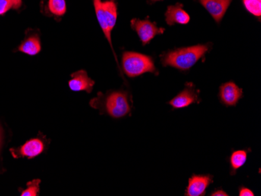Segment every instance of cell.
I'll list each match as a JSON object with an SVG mask.
<instances>
[{
  "mask_svg": "<svg viewBox=\"0 0 261 196\" xmlns=\"http://www.w3.org/2000/svg\"><path fill=\"white\" fill-rule=\"evenodd\" d=\"M91 107L98 109L100 114H108L114 119L130 115L133 98L124 90L109 91L106 94L98 92L97 96L89 102Z\"/></svg>",
  "mask_w": 261,
  "mask_h": 196,
  "instance_id": "obj_1",
  "label": "cell"
},
{
  "mask_svg": "<svg viewBox=\"0 0 261 196\" xmlns=\"http://www.w3.org/2000/svg\"><path fill=\"white\" fill-rule=\"evenodd\" d=\"M209 44H199L189 47L168 51L161 55V64L179 71H189L211 49Z\"/></svg>",
  "mask_w": 261,
  "mask_h": 196,
  "instance_id": "obj_2",
  "label": "cell"
},
{
  "mask_svg": "<svg viewBox=\"0 0 261 196\" xmlns=\"http://www.w3.org/2000/svg\"><path fill=\"white\" fill-rule=\"evenodd\" d=\"M93 5L95 7V11H96V15L99 26L103 32L106 39L111 45L116 62L120 69L119 63L117 61V55L113 48L112 39H111V33H112V31L114 30L116 23H117V4L111 0V1H105V2H102V0H93Z\"/></svg>",
  "mask_w": 261,
  "mask_h": 196,
  "instance_id": "obj_3",
  "label": "cell"
},
{
  "mask_svg": "<svg viewBox=\"0 0 261 196\" xmlns=\"http://www.w3.org/2000/svg\"><path fill=\"white\" fill-rule=\"evenodd\" d=\"M121 66L124 74L129 77H139L146 73L158 74L152 57L139 52H123Z\"/></svg>",
  "mask_w": 261,
  "mask_h": 196,
  "instance_id": "obj_4",
  "label": "cell"
},
{
  "mask_svg": "<svg viewBox=\"0 0 261 196\" xmlns=\"http://www.w3.org/2000/svg\"><path fill=\"white\" fill-rule=\"evenodd\" d=\"M130 27L137 33L142 45H146L158 35H163L165 32L164 27H158L156 23L151 22L148 19L139 20L133 19L130 20Z\"/></svg>",
  "mask_w": 261,
  "mask_h": 196,
  "instance_id": "obj_5",
  "label": "cell"
},
{
  "mask_svg": "<svg viewBox=\"0 0 261 196\" xmlns=\"http://www.w3.org/2000/svg\"><path fill=\"white\" fill-rule=\"evenodd\" d=\"M199 91L191 82L186 83L185 89L175 97L168 102L173 109H183L193 104H199L201 102Z\"/></svg>",
  "mask_w": 261,
  "mask_h": 196,
  "instance_id": "obj_6",
  "label": "cell"
},
{
  "mask_svg": "<svg viewBox=\"0 0 261 196\" xmlns=\"http://www.w3.org/2000/svg\"><path fill=\"white\" fill-rule=\"evenodd\" d=\"M220 102L225 106H236L243 97V89L234 81H228L221 85L219 89Z\"/></svg>",
  "mask_w": 261,
  "mask_h": 196,
  "instance_id": "obj_7",
  "label": "cell"
},
{
  "mask_svg": "<svg viewBox=\"0 0 261 196\" xmlns=\"http://www.w3.org/2000/svg\"><path fill=\"white\" fill-rule=\"evenodd\" d=\"M213 181H214V176L211 175H193L191 178H189L185 195H205L206 189L212 184Z\"/></svg>",
  "mask_w": 261,
  "mask_h": 196,
  "instance_id": "obj_8",
  "label": "cell"
},
{
  "mask_svg": "<svg viewBox=\"0 0 261 196\" xmlns=\"http://www.w3.org/2000/svg\"><path fill=\"white\" fill-rule=\"evenodd\" d=\"M45 149V143L39 137L32 138L23 144L17 150L12 149V154L16 158L27 157L29 159L36 157L42 154Z\"/></svg>",
  "mask_w": 261,
  "mask_h": 196,
  "instance_id": "obj_9",
  "label": "cell"
},
{
  "mask_svg": "<svg viewBox=\"0 0 261 196\" xmlns=\"http://www.w3.org/2000/svg\"><path fill=\"white\" fill-rule=\"evenodd\" d=\"M71 78L68 81V86L73 92H85L91 93L95 86V81L88 75L84 70L76 71L70 75Z\"/></svg>",
  "mask_w": 261,
  "mask_h": 196,
  "instance_id": "obj_10",
  "label": "cell"
},
{
  "mask_svg": "<svg viewBox=\"0 0 261 196\" xmlns=\"http://www.w3.org/2000/svg\"><path fill=\"white\" fill-rule=\"evenodd\" d=\"M231 1L232 0H199L201 5L207 10L218 24L221 23L226 14Z\"/></svg>",
  "mask_w": 261,
  "mask_h": 196,
  "instance_id": "obj_11",
  "label": "cell"
},
{
  "mask_svg": "<svg viewBox=\"0 0 261 196\" xmlns=\"http://www.w3.org/2000/svg\"><path fill=\"white\" fill-rule=\"evenodd\" d=\"M166 23L169 26L174 24H188L190 21V17L183 10V4H177L169 6L165 13Z\"/></svg>",
  "mask_w": 261,
  "mask_h": 196,
  "instance_id": "obj_12",
  "label": "cell"
},
{
  "mask_svg": "<svg viewBox=\"0 0 261 196\" xmlns=\"http://www.w3.org/2000/svg\"><path fill=\"white\" fill-rule=\"evenodd\" d=\"M42 50L40 38L38 34H32L22 42L19 47V51L29 55H36Z\"/></svg>",
  "mask_w": 261,
  "mask_h": 196,
  "instance_id": "obj_13",
  "label": "cell"
},
{
  "mask_svg": "<svg viewBox=\"0 0 261 196\" xmlns=\"http://www.w3.org/2000/svg\"><path fill=\"white\" fill-rule=\"evenodd\" d=\"M250 150H236L231 153L229 158L230 175H234L238 170L243 167L247 161L248 153Z\"/></svg>",
  "mask_w": 261,
  "mask_h": 196,
  "instance_id": "obj_14",
  "label": "cell"
},
{
  "mask_svg": "<svg viewBox=\"0 0 261 196\" xmlns=\"http://www.w3.org/2000/svg\"><path fill=\"white\" fill-rule=\"evenodd\" d=\"M47 10L56 18L64 17L67 12L66 0H48Z\"/></svg>",
  "mask_w": 261,
  "mask_h": 196,
  "instance_id": "obj_15",
  "label": "cell"
},
{
  "mask_svg": "<svg viewBox=\"0 0 261 196\" xmlns=\"http://www.w3.org/2000/svg\"><path fill=\"white\" fill-rule=\"evenodd\" d=\"M243 4L248 12L256 17L261 16V0H243Z\"/></svg>",
  "mask_w": 261,
  "mask_h": 196,
  "instance_id": "obj_16",
  "label": "cell"
},
{
  "mask_svg": "<svg viewBox=\"0 0 261 196\" xmlns=\"http://www.w3.org/2000/svg\"><path fill=\"white\" fill-rule=\"evenodd\" d=\"M41 181L39 179L33 180L28 183V188L21 192L22 196L39 195V184Z\"/></svg>",
  "mask_w": 261,
  "mask_h": 196,
  "instance_id": "obj_17",
  "label": "cell"
},
{
  "mask_svg": "<svg viewBox=\"0 0 261 196\" xmlns=\"http://www.w3.org/2000/svg\"><path fill=\"white\" fill-rule=\"evenodd\" d=\"M11 8H13L11 0H0V16L4 15Z\"/></svg>",
  "mask_w": 261,
  "mask_h": 196,
  "instance_id": "obj_18",
  "label": "cell"
},
{
  "mask_svg": "<svg viewBox=\"0 0 261 196\" xmlns=\"http://www.w3.org/2000/svg\"><path fill=\"white\" fill-rule=\"evenodd\" d=\"M239 195L240 196H254V193L250 188L246 187H240L239 191Z\"/></svg>",
  "mask_w": 261,
  "mask_h": 196,
  "instance_id": "obj_19",
  "label": "cell"
},
{
  "mask_svg": "<svg viewBox=\"0 0 261 196\" xmlns=\"http://www.w3.org/2000/svg\"><path fill=\"white\" fill-rule=\"evenodd\" d=\"M211 196H228V193L223 191L222 189H217L215 191H213L211 194Z\"/></svg>",
  "mask_w": 261,
  "mask_h": 196,
  "instance_id": "obj_20",
  "label": "cell"
},
{
  "mask_svg": "<svg viewBox=\"0 0 261 196\" xmlns=\"http://www.w3.org/2000/svg\"><path fill=\"white\" fill-rule=\"evenodd\" d=\"M11 2L14 9H19L21 7L22 0H11Z\"/></svg>",
  "mask_w": 261,
  "mask_h": 196,
  "instance_id": "obj_21",
  "label": "cell"
},
{
  "mask_svg": "<svg viewBox=\"0 0 261 196\" xmlns=\"http://www.w3.org/2000/svg\"><path fill=\"white\" fill-rule=\"evenodd\" d=\"M1 145H2V130L0 128V148H1Z\"/></svg>",
  "mask_w": 261,
  "mask_h": 196,
  "instance_id": "obj_22",
  "label": "cell"
},
{
  "mask_svg": "<svg viewBox=\"0 0 261 196\" xmlns=\"http://www.w3.org/2000/svg\"><path fill=\"white\" fill-rule=\"evenodd\" d=\"M152 2H156V1H161V0H151Z\"/></svg>",
  "mask_w": 261,
  "mask_h": 196,
  "instance_id": "obj_23",
  "label": "cell"
},
{
  "mask_svg": "<svg viewBox=\"0 0 261 196\" xmlns=\"http://www.w3.org/2000/svg\"><path fill=\"white\" fill-rule=\"evenodd\" d=\"M111 1H114V0H111Z\"/></svg>",
  "mask_w": 261,
  "mask_h": 196,
  "instance_id": "obj_24",
  "label": "cell"
}]
</instances>
